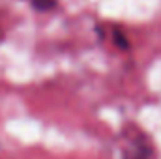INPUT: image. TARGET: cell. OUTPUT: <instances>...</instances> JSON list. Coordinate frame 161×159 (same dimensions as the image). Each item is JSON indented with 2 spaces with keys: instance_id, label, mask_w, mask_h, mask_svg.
Wrapping results in <instances>:
<instances>
[{
  "instance_id": "obj_1",
  "label": "cell",
  "mask_w": 161,
  "mask_h": 159,
  "mask_svg": "<svg viewBox=\"0 0 161 159\" xmlns=\"http://www.w3.org/2000/svg\"><path fill=\"white\" fill-rule=\"evenodd\" d=\"M122 159H154V148L144 135H137L124 144Z\"/></svg>"
},
{
  "instance_id": "obj_2",
  "label": "cell",
  "mask_w": 161,
  "mask_h": 159,
  "mask_svg": "<svg viewBox=\"0 0 161 159\" xmlns=\"http://www.w3.org/2000/svg\"><path fill=\"white\" fill-rule=\"evenodd\" d=\"M32 4L38 8V9H49L54 6V0H32Z\"/></svg>"
}]
</instances>
